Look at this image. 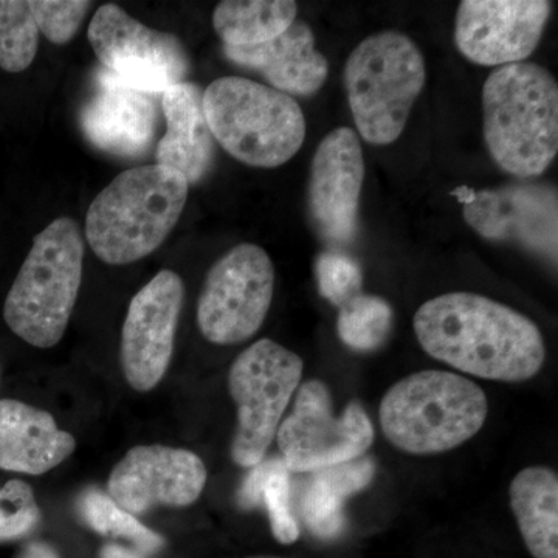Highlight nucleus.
<instances>
[{"label": "nucleus", "instance_id": "obj_1", "mask_svg": "<svg viewBox=\"0 0 558 558\" xmlns=\"http://www.w3.org/2000/svg\"><path fill=\"white\" fill-rule=\"evenodd\" d=\"M413 325L428 355L480 379L517 384L537 376L545 363L538 326L478 293L436 296L418 307Z\"/></svg>", "mask_w": 558, "mask_h": 558}, {"label": "nucleus", "instance_id": "obj_28", "mask_svg": "<svg viewBox=\"0 0 558 558\" xmlns=\"http://www.w3.org/2000/svg\"><path fill=\"white\" fill-rule=\"evenodd\" d=\"M40 517L31 484L11 480L0 487V543L28 537L39 526Z\"/></svg>", "mask_w": 558, "mask_h": 558}, {"label": "nucleus", "instance_id": "obj_2", "mask_svg": "<svg viewBox=\"0 0 558 558\" xmlns=\"http://www.w3.org/2000/svg\"><path fill=\"white\" fill-rule=\"evenodd\" d=\"M190 183L160 165L131 168L92 201L86 240L102 263L126 266L146 258L178 226Z\"/></svg>", "mask_w": 558, "mask_h": 558}, {"label": "nucleus", "instance_id": "obj_14", "mask_svg": "<svg viewBox=\"0 0 558 558\" xmlns=\"http://www.w3.org/2000/svg\"><path fill=\"white\" fill-rule=\"evenodd\" d=\"M550 11L548 0H464L454 21V43L475 64H519L537 49Z\"/></svg>", "mask_w": 558, "mask_h": 558}, {"label": "nucleus", "instance_id": "obj_31", "mask_svg": "<svg viewBox=\"0 0 558 558\" xmlns=\"http://www.w3.org/2000/svg\"><path fill=\"white\" fill-rule=\"evenodd\" d=\"M16 558H61L57 549L51 548L49 543L28 542L17 553Z\"/></svg>", "mask_w": 558, "mask_h": 558}, {"label": "nucleus", "instance_id": "obj_3", "mask_svg": "<svg viewBox=\"0 0 558 558\" xmlns=\"http://www.w3.org/2000/svg\"><path fill=\"white\" fill-rule=\"evenodd\" d=\"M484 138L502 171L534 179L558 153V86L534 62L495 69L483 87Z\"/></svg>", "mask_w": 558, "mask_h": 558}, {"label": "nucleus", "instance_id": "obj_9", "mask_svg": "<svg viewBox=\"0 0 558 558\" xmlns=\"http://www.w3.org/2000/svg\"><path fill=\"white\" fill-rule=\"evenodd\" d=\"M275 293V267L259 245H234L216 260L197 301V326L213 344L229 347L255 336Z\"/></svg>", "mask_w": 558, "mask_h": 558}, {"label": "nucleus", "instance_id": "obj_6", "mask_svg": "<svg viewBox=\"0 0 558 558\" xmlns=\"http://www.w3.org/2000/svg\"><path fill=\"white\" fill-rule=\"evenodd\" d=\"M204 112L213 138L248 167H281L306 138L299 102L241 76L213 81L204 92Z\"/></svg>", "mask_w": 558, "mask_h": 558}, {"label": "nucleus", "instance_id": "obj_19", "mask_svg": "<svg viewBox=\"0 0 558 558\" xmlns=\"http://www.w3.org/2000/svg\"><path fill=\"white\" fill-rule=\"evenodd\" d=\"M76 440L47 411L0 400V470L39 476L70 458Z\"/></svg>", "mask_w": 558, "mask_h": 558}, {"label": "nucleus", "instance_id": "obj_10", "mask_svg": "<svg viewBox=\"0 0 558 558\" xmlns=\"http://www.w3.org/2000/svg\"><path fill=\"white\" fill-rule=\"evenodd\" d=\"M277 440L289 472H317L362 458L373 446L374 427L359 400L333 416L328 387L310 380L296 389L292 413L279 424Z\"/></svg>", "mask_w": 558, "mask_h": 558}, {"label": "nucleus", "instance_id": "obj_22", "mask_svg": "<svg viewBox=\"0 0 558 558\" xmlns=\"http://www.w3.org/2000/svg\"><path fill=\"white\" fill-rule=\"evenodd\" d=\"M312 473L301 502L304 521L317 537L333 538L343 527L344 499L368 486L376 465L371 459L359 458Z\"/></svg>", "mask_w": 558, "mask_h": 558}, {"label": "nucleus", "instance_id": "obj_32", "mask_svg": "<svg viewBox=\"0 0 558 558\" xmlns=\"http://www.w3.org/2000/svg\"><path fill=\"white\" fill-rule=\"evenodd\" d=\"M101 558H145L140 550L121 548L117 545H108L101 549Z\"/></svg>", "mask_w": 558, "mask_h": 558}, {"label": "nucleus", "instance_id": "obj_33", "mask_svg": "<svg viewBox=\"0 0 558 558\" xmlns=\"http://www.w3.org/2000/svg\"><path fill=\"white\" fill-rule=\"evenodd\" d=\"M252 558H274V557H252Z\"/></svg>", "mask_w": 558, "mask_h": 558}, {"label": "nucleus", "instance_id": "obj_21", "mask_svg": "<svg viewBox=\"0 0 558 558\" xmlns=\"http://www.w3.org/2000/svg\"><path fill=\"white\" fill-rule=\"evenodd\" d=\"M510 508L534 558H558V476L534 465L521 470L509 488Z\"/></svg>", "mask_w": 558, "mask_h": 558}, {"label": "nucleus", "instance_id": "obj_27", "mask_svg": "<svg viewBox=\"0 0 558 558\" xmlns=\"http://www.w3.org/2000/svg\"><path fill=\"white\" fill-rule=\"evenodd\" d=\"M260 506L269 513L271 534L282 545H292L300 537V527L290 508L289 470L281 458L264 459Z\"/></svg>", "mask_w": 558, "mask_h": 558}, {"label": "nucleus", "instance_id": "obj_15", "mask_svg": "<svg viewBox=\"0 0 558 558\" xmlns=\"http://www.w3.org/2000/svg\"><path fill=\"white\" fill-rule=\"evenodd\" d=\"M205 462L196 453L172 447L137 446L112 469L109 497L132 515L156 508H186L207 484Z\"/></svg>", "mask_w": 558, "mask_h": 558}, {"label": "nucleus", "instance_id": "obj_30", "mask_svg": "<svg viewBox=\"0 0 558 558\" xmlns=\"http://www.w3.org/2000/svg\"><path fill=\"white\" fill-rule=\"evenodd\" d=\"M90 7L92 2L87 0H31L39 33L57 46H64L75 38Z\"/></svg>", "mask_w": 558, "mask_h": 558}, {"label": "nucleus", "instance_id": "obj_23", "mask_svg": "<svg viewBox=\"0 0 558 558\" xmlns=\"http://www.w3.org/2000/svg\"><path fill=\"white\" fill-rule=\"evenodd\" d=\"M296 13L292 0H223L213 13V27L223 47H255L288 31Z\"/></svg>", "mask_w": 558, "mask_h": 558}, {"label": "nucleus", "instance_id": "obj_5", "mask_svg": "<svg viewBox=\"0 0 558 558\" xmlns=\"http://www.w3.org/2000/svg\"><path fill=\"white\" fill-rule=\"evenodd\" d=\"M83 263L75 219L58 218L39 231L3 304L11 332L35 348L57 347L78 300Z\"/></svg>", "mask_w": 558, "mask_h": 558}, {"label": "nucleus", "instance_id": "obj_12", "mask_svg": "<svg viewBox=\"0 0 558 558\" xmlns=\"http://www.w3.org/2000/svg\"><path fill=\"white\" fill-rule=\"evenodd\" d=\"M185 284L175 271L160 270L135 293L121 330L120 362L132 389L148 392L163 380L174 354Z\"/></svg>", "mask_w": 558, "mask_h": 558}, {"label": "nucleus", "instance_id": "obj_4", "mask_svg": "<svg viewBox=\"0 0 558 558\" xmlns=\"http://www.w3.org/2000/svg\"><path fill=\"white\" fill-rule=\"evenodd\" d=\"M486 392L450 371L411 374L388 389L379 417L385 438L410 454H436L468 442L486 424Z\"/></svg>", "mask_w": 558, "mask_h": 558}, {"label": "nucleus", "instance_id": "obj_17", "mask_svg": "<svg viewBox=\"0 0 558 558\" xmlns=\"http://www.w3.org/2000/svg\"><path fill=\"white\" fill-rule=\"evenodd\" d=\"M157 126L153 94L128 86L108 70L97 73V89L81 110V128L92 145L135 159L154 145Z\"/></svg>", "mask_w": 558, "mask_h": 558}, {"label": "nucleus", "instance_id": "obj_26", "mask_svg": "<svg viewBox=\"0 0 558 558\" xmlns=\"http://www.w3.org/2000/svg\"><path fill=\"white\" fill-rule=\"evenodd\" d=\"M38 46L39 31L31 2L0 0V69L24 72L35 61Z\"/></svg>", "mask_w": 558, "mask_h": 558}, {"label": "nucleus", "instance_id": "obj_25", "mask_svg": "<svg viewBox=\"0 0 558 558\" xmlns=\"http://www.w3.org/2000/svg\"><path fill=\"white\" fill-rule=\"evenodd\" d=\"M392 326L391 306L376 295L360 293L340 307L337 330L347 347L374 351L387 341Z\"/></svg>", "mask_w": 558, "mask_h": 558}, {"label": "nucleus", "instance_id": "obj_11", "mask_svg": "<svg viewBox=\"0 0 558 558\" xmlns=\"http://www.w3.org/2000/svg\"><path fill=\"white\" fill-rule=\"evenodd\" d=\"M87 38L102 68L134 89L161 95L189 75L178 35L146 27L116 3L95 11Z\"/></svg>", "mask_w": 558, "mask_h": 558}, {"label": "nucleus", "instance_id": "obj_29", "mask_svg": "<svg viewBox=\"0 0 558 558\" xmlns=\"http://www.w3.org/2000/svg\"><path fill=\"white\" fill-rule=\"evenodd\" d=\"M315 277L323 299L333 306H344L362 293V270L351 256L343 253H322L315 260Z\"/></svg>", "mask_w": 558, "mask_h": 558}, {"label": "nucleus", "instance_id": "obj_8", "mask_svg": "<svg viewBox=\"0 0 558 558\" xmlns=\"http://www.w3.org/2000/svg\"><path fill=\"white\" fill-rule=\"evenodd\" d=\"M303 369L299 354L269 339L256 341L234 360L229 373L238 411L230 447L234 464L253 469L266 458Z\"/></svg>", "mask_w": 558, "mask_h": 558}, {"label": "nucleus", "instance_id": "obj_13", "mask_svg": "<svg viewBox=\"0 0 558 558\" xmlns=\"http://www.w3.org/2000/svg\"><path fill=\"white\" fill-rule=\"evenodd\" d=\"M465 222L488 241L512 242L557 263L558 196L538 183H515L495 190L459 186Z\"/></svg>", "mask_w": 558, "mask_h": 558}, {"label": "nucleus", "instance_id": "obj_16", "mask_svg": "<svg viewBox=\"0 0 558 558\" xmlns=\"http://www.w3.org/2000/svg\"><path fill=\"white\" fill-rule=\"evenodd\" d=\"M363 180L365 159L357 132H329L315 150L307 193L311 218L323 240L333 245L354 240Z\"/></svg>", "mask_w": 558, "mask_h": 558}, {"label": "nucleus", "instance_id": "obj_18", "mask_svg": "<svg viewBox=\"0 0 558 558\" xmlns=\"http://www.w3.org/2000/svg\"><path fill=\"white\" fill-rule=\"evenodd\" d=\"M234 64L258 72L271 89L310 97L325 86L329 62L315 49V35L306 22L295 21L277 38L255 47H223Z\"/></svg>", "mask_w": 558, "mask_h": 558}, {"label": "nucleus", "instance_id": "obj_24", "mask_svg": "<svg viewBox=\"0 0 558 558\" xmlns=\"http://www.w3.org/2000/svg\"><path fill=\"white\" fill-rule=\"evenodd\" d=\"M80 512L95 532L131 539L140 553H156L163 546L165 539L159 534L140 523L132 513L121 509L109 495L97 488H90L80 498Z\"/></svg>", "mask_w": 558, "mask_h": 558}, {"label": "nucleus", "instance_id": "obj_7", "mask_svg": "<svg viewBox=\"0 0 558 558\" xmlns=\"http://www.w3.org/2000/svg\"><path fill=\"white\" fill-rule=\"evenodd\" d=\"M343 81L359 134L371 145L385 146L405 130L427 81V68L409 36L381 32L349 54Z\"/></svg>", "mask_w": 558, "mask_h": 558}, {"label": "nucleus", "instance_id": "obj_20", "mask_svg": "<svg viewBox=\"0 0 558 558\" xmlns=\"http://www.w3.org/2000/svg\"><path fill=\"white\" fill-rule=\"evenodd\" d=\"M167 132L157 143L160 167L180 172L190 185L207 178L215 163V138L204 112V92L196 84H175L161 94Z\"/></svg>", "mask_w": 558, "mask_h": 558}]
</instances>
